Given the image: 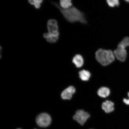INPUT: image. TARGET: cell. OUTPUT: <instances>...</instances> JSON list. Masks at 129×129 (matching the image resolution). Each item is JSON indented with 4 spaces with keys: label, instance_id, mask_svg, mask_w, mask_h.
<instances>
[{
    "label": "cell",
    "instance_id": "6da1fadb",
    "mask_svg": "<svg viewBox=\"0 0 129 129\" xmlns=\"http://www.w3.org/2000/svg\"><path fill=\"white\" fill-rule=\"evenodd\" d=\"M53 4L59 9L66 20L71 23L79 22L86 24L87 21L84 14L75 7H71L69 9H64L59 7L57 3L53 2Z\"/></svg>",
    "mask_w": 129,
    "mask_h": 129
},
{
    "label": "cell",
    "instance_id": "7a4b0ae2",
    "mask_svg": "<svg viewBox=\"0 0 129 129\" xmlns=\"http://www.w3.org/2000/svg\"><path fill=\"white\" fill-rule=\"evenodd\" d=\"M95 55L96 60L103 66L109 65L115 59L114 53L111 50L100 48L96 51Z\"/></svg>",
    "mask_w": 129,
    "mask_h": 129
},
{
    "label": "cell",
    "instance_id": "3957f363",
    "mask_svg": "<svg viewBox=\"0 0 129 129\" xmlns=\"http://www.w3.org/2000/svg\"><path fill=\"white\" fill-rule=\"evenodd\" d=\"M51 121L50 116L46 113H42L39 114L36 118V123L40 127H47L51 124Z\"/></svg>",
    "mask_w": 129,
    "mask_h": 129
},
{
    "label": "cell",
    "instance_id": "277c9868",
    "mask_svg": "<svg viewBox=\"0 0 129 129\" xmlns=\"http://www.w3.org/2000/svg\"><path fill=\"white\" fill-rule=\"evenodd\" d=\"M90 116V114L88 112H85L83 110H79L77 111L73 116V119L80 125H83Z\"/></svg>",
    "mask_w": 129,
    "mask_h": 129
},
{
    "label": "cell",
    "instance_id": "5b68a950",
    "mask_svg": "<svg viewBox=\"0 0 129 129\" xmlns=\"http://www.w3.org/2000/svg\"><path fill=\"white\" fill-rule=\"evenodd\" d=\"M47 27L48 33L59 35L57 22L56 20L51 19L48 20Z\"/></svg>",
    "mask_w": 129,
    "mask_h": 129
},
{
    "label": "cell",
    "instance_id": "8992f818",
    "mask_svg": "<svg viewBox=\"0 0 129 129\" xmlns=\"http://www.w3.org/2000/svg\"><path fill=\"white\" fill-rule=\"evenodd\" d=\"M114 54L115 57L121 62H124L126 59L127 53L125 48L117 47L114 51Z\"/></svg>",
    "mask_w": 129,
    "mask_h": 129
},
{
    "label": "cell",
    "instance_id": "52a82bcc",
    "mask_svg": "<svg viewBox=\"0 0 129 129\" xmlns=\"http://www.w3.org/2000/svg\"><path fill=\"white\" fill-rule=\"evenodd\" d=\"M75 92V89L74 86H69L62 92L61 94V98L63 100H70Z\"/></svg>",
    "mask_w": 129,
    "mask_h": 129
},
{
    "label": "cell",
    "instance_id": "ba28073f",
    "mask_svg": "<svg viewBox=\"0 0 129 129\" xmlns=\"http://www.w3.org/2000/svg\"><path fill=\"white\" fill-rule=\"evenodd\" d=\"M114 104L112 101H106L103 103L102 108L105 112L107 113L113 112L114 110Z\"/></svg>",
    "mask_w": 129,
    "mask_h": 129
},
{
    "label": "cell",
    "instance_id": "9c48e42d",
    "mask_svg": "<svg viewBox=\"0 0 129 129\" xmlns=\"http://www.w3.org/2000/svg\"><path fill=\"white\" fill-rule=\"evenodd\" d=\"M59 35L53 34L48 33H45L43 35V37L46 39L47 41L50 43L56 42L58 39Z\"/></svg>",
    "mask_w": 129,
    "mask_h": 129
},
{
    "label": "cell",
    "instance_id": "30bf717a",
    "mask_svg": "<svg viewBox=\"0 0 129 129\" xmlns=\"http://www.w3.org/2000/svg\"><path fill=\"white\" fill-rule=\"evenodd\" d=\"M72 62L76 67L80 68L83 65L84 60L81 55L80 54H77L74 57Z\"/></svg>",
    "mask_w": 129,
    "mask_h": 129
},
{
    "label": "cell",
    "instance_id": "8fae6325",
    "mask_svg": "<svg viewBox=\"0 0 129 129\" xmlns=\"http://www.w3.org/2000/svg\"><path fill=\"white\" fill-rule=\"evenodd\" d=\"M98 93L99 96L102 98H106L109 95L110 90L106 87H102L98 90Z\"/></svg>",
    "mask_w": 129,
    "mask_h": 129
},
{
    "label": "cell",
    "instance_id": "7c38bea8",
    "mask_svg": "<svg viewBox=\"0 0 129 129\" xmlns=\"http://www.w3.org/2000/svg\"><path fill=\"white\" fill-rule=\"evenodd\" d=\"M91 74L89 72L85 70H82L79 72V75L81 79L84 81H87L89 79Z\"/></svg>",
    "mask_w": 129,
    "mask_h": 129
},
{
    "label": "cell",
    "instance_id": "4fadbf2b",
    "mask_svg": "<svg viewBox=\"0 0 129 129\" xmlns=\"http://www.w3.org/2000/svg\"><path fill=\"white\" fill-rule=\"evenodd\" d=\"M60 7L62 9H67L72 7V0H60Z\"/></svg>",
    "mask_w": 129,
    "mask_h": 129
},
{
    "label": "cell",
    "instance_id": "5bb4252c",
    "mask_svg": "<svg viewBox=\"0 0 129 129\" xmlns=\"http://www.w3.org/2000/svg\"><path fill=\"white\" fill-rule=\"evenodd\" d=\"M129 46V37H126L119 43L117 47L125 48Z\"/></svg>",
    "mask_w": 129,
    "mask_h": 129
},
{
    "label": "cell",
    "instance_id": "9a60e30c",
    "mask_svg": "<svg viewBox=\"0 0 129 129\" xmlns=\"http://www.w3.org/2000/svg\"><path fill=\"white\" fill-rule=\"evenodd\" d=\"M43 0H28V2L30 4L35 6L36 9H39L41 7V4Z\"/></svg>",
    "mask_w": 129,
    "mask_h": 129
},
{
    "label": "cell",
    "instance_id": "2e32d148",
    "mask_svg": "<svg viewBox=\"0 0 129 129\" xmlns=\"http://www.w3.org/2000/svg\"><path fill=\"white\" fill-rule=\"evenodd\" d=\"M106 1L108 5L111 7H117L120 5L119 0H106Z\"/></svg>",
    "mask_w": 129,
    "mask_h": 129
},
{
    "label": "cell",
    "instance_id": "e0dca14e",
    "mask_svg": "<svg viewBox=\"0 0 129 129\" xmlns=\"http://www.w3.org/2000/svg\"><path fill=\"white\" fill-rule=\"evenodd\" d=\"M128 99H127L124 98L123 100V102L125 104L127 105H129V92L128 93Z\"/></svg>",
    "mask_w": 129,
    "mask_h": 129
},
{
    "label": "cell",
    "instance_id": "ac0fdd59",
    "mask_svg": "<svg viewBox=\"0 0 129 129\" xmlns=\"http://www.w3.org/2000/svg\"><path fill=\"white\" fill-rule=\"evenodd\" d=\"M125 1L127 2H129V0H125Z\"/></svg>",
    "mask_w": 129,
    "mask_h": 129
},
{
    "label": "cell",
    "instance_id": "d6986e66",
    "mask_svg": "<svg viewBox=\"0 0 129 129\" xmlns=\"http://www.w3.org/2000/svg\"><path fill=\"white\" fill-rule=\"evenodd\" d=\"M20 129V128H18V129Z\"/></svg>",
    "mask_w": 129,
    "mask_h": 129
}]
</instances>
